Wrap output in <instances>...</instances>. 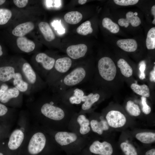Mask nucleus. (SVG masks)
Segmentation results:
<instances>
[{
    "label": "nucleus",
    "mask_w": 155,
    "mask_h": 155,
    "mask_svg": "<svg viewBox=\"0 0 155 155\" xmlns=\"http://www.w3.org/2000/svg\"><path fill=\"white\" fill-rule=\"evenodd\" d=\"M0 155H3V154L1 153L0 152Z\"/></svg>",
    "instance_id": "obj_46"
},
{
    "label": "nucleus",
    "mask_w": 155,
    "mask_h": 155,
    "mask_svg": "<svg viewBox=\"0 0 155 155\" xmlns=\"http://www.w3.org/2000/svg\"><path fill=\"white\" fill-rule=\"evenodd\" d=\"M126 18H121L118 20V23L121 26L127 28L130 23L132 26L136 27L141 23L140 18L137 16H135L133 12H128L126 13Z\"/></svg>",
    "instance_id": "obj_15"
},
{
    "label": "nucleus",
    "mask_w": 155,
    "mask_h": 155,
    "mask_svg": "<svg viewBox=\"0 0 155 155\" xmlns=\"http://www.w3.org/2000/svg\"><path fill=\"white\" fill-rule=\"evenodd\" d=\"M70 58L65 57L57 59L54 67L45 79L47 85L51 87L61 78L67 73L73 67Z\"/></svg>",
    "instance_id": "obj_2"
},
{
    "label": "nucleus",
    "mask_w": 155,
    "mask_h": 155,
    "mask_svg": "<svg viewBox=\"0 0 155 155\" xmlns=\"http://www.w3.org/2000/svg\"><path fill=\"white\" fill-rule=\"evenodd\" d=\"M13 1L14 4L19 8L25 7L28 2V0H14Z\"/></svg>",
    "instance_id": "obj_37"
},
{
    "label": "nucleus",
    "mask_w": 155,
    "mask_h": 155,
    "mask_svg": "<svg viewBox=\"0 0 155 155\" xmlns=\"http://www.w3.org/2000/svg\"><path fill=\"white\" fill-rule=\"evenodd\" d=\"M87 2L86 0H79L78 1V3L80 5H83Z\"/></svg>",
    "instance_id": "obj_43"
},
{
    "label": "nucleus",
    "mask_w": 155,
    "mask_h": 155,
    "mask_svg": "<svg viewBox=\"0 0 155 155\" xmlns=\"http://www.w3.org/2000/svg\"><path fill=\"white\" fill-rule=\"evenodd\" d=\"M135 137L143 143L151 144L155 141V133L151 132H140L136 134Z\"/></svg>",
    "instance_id": "obj_25"
},
{
    "label": "nucleus",
    "mask_w": 155,
    "mask_h": 155,
    "mask_svg": "<svg viewBox=\"0 0 155 155\" xmlns=\"http://www.w3.org/2000/svg\"><path fill=\"white\" fill-rule=\"evenodd\" d=\"M150 80L152 82H155V66L154 67L153 69L150 73Z\"/></svg>",
    "instance_id": "obj_40"
},
{
    "label": "nucleus",
    "mask_w": 155,
    "mask_h": 155,
    "mask_svg": "<svg viewBox=\"0 0 155 155\" xmlns=\"http://www.w3.org/2000/svg\"><path fill=\"white\" fill-rule=\"evenodd\" d=\"M131 88L135 93L139 95L146 97H148L150 96L149 88L146 85H139L133 83L131 85Z\"/></svg>",
    "instance_id": "obj_27"
},
{
    "label": "nucleus",
    "mask_w": 155,
    "mask_h": 155,
    "mask_svg": "<svg viewBox=\"0 0 155 155\" xmlns=\"http://www.w3.org/2000/svg\"><path fill=\"white\" fill-rule=\"evenodd\" d=\"M90 125L92 131L99 135H102L104 131L108 130L109 127L106 121L103 119L100 121L92 119L90 121Z\"/></svg>",
    "instance_id": "obj_21"
},
{
    "label": "nucleus",
    "mask_w": 155,
    "mask_h": 155,
    "mask_svg": "<svg viewBox=\"0 0 155 155\" xmlns=\"http://www.w3.org/2000/svg\"><path fill=\"white\" fill-rule=\"evenodd\" d=\"M145 155H155V149L152 148L147 151Z\"/></svg>",
    "instance_id": "obj_41"
},
{
    "label": "nucleus",
    "mask_w": 155,
    "mask_h": 155,
    "mask_svg": "<svg viewBox=\"0 0 155 155\" xmlns=\"http://www.w3.org/2000/svg\"><path fill=\"white\" fill-rule=\"evenodd\" d=\"M34 28V24L31 22H28L21 24L16 27L12 31L14 36L22 37L31 32Z\"/></svg>",
    "instance_id": "obj_16"
},
{
    "label": "nucleus",
    "mask_w": 155,
    "mask_h": 155,
    "mask_svg": "<svg viewBox=\"0 0 155 155\" xmlns=\"http://www.w3.org/2000/svg\"><path fill=\"white\" fill-rule=\"evenodd\" d=\"M87 51V46L81 44L69 46L67 48L66 52L71 59L76 60L84 57Z\"/></svg>",
    "instance_id": "obj_11"
},
{
    "label": "nucleus",
    "mask_w": 155,
    "mask_h": 155,
    "mask_svg": "<svg viewBox=\"0 0 155 155\" xmlns=\"http://www.w3.org/2000/svg\"><path fill=\"white\" fill-rule=\"evenodd\" d=\"M19 70L11 65L0 67V82H5L13 80L15 73Z\"/></svg>",
    "instance_id": "obj_17"
},
{
    "label": "nucleus",
    "mask_w": 155,
    "mask_h": 155,
    "mask_svg": "<svg viewBox=\"0 0 155 155\" xmlns=\"http://www.w3.org/2000/svg\"><path fill=\"white\" fill-rule=\"evenodd\" d=\"M84 137L78 135L77 133L65 131H59L55 136L56 142L62 147L80 142H85Z\"/></svg>",
    "instance_id": "obj_7"
},
{
    "label": "nucleus",
    "mask_w": 155,
    "mask_h": 155,
    "mask_svg": "<svg viewBox=\"0 0 155 155\" xmlns=\"http://www.w3.org/2000/svg\"><path fill=\"white\" fill-rule=\"evenodd\" d=\"M89 150L92 153L99 155H112L113 152L111 145L106 141H95L90 146Z\"/></svg>",
    "instance_id": "obj_10"
},
{
    "label": "nucleus",
    "mask_w": 155,
    "mask_h": 155,
    "mask_svg": "<svg viewBox=\"0 0 155 155\" xmlns=\"http://www.w3.org/2000/svg\"><path fill=\"white\" fill-rule=\"evenodd\" d=\"M78 86L70 88L59 94H55L65 104L75 109V105H81L82 98L85 93V89Z\"/></svg>",
    "instance_id": "obj_4"
},
{
    "label": "nucleus",
    "mask_w": 155,
    "mask_h": 155,
    "mask_svg": "<svg viewBox=\"0 0 155 155\" xmlns=\"http://www.w3.org/2000/svg\"><path fill=\"white\" fill-rule=\"evenodd\" d=\"M141 99L142 106V110L143 112L146 115L149 114L151 111V108L147 104L146 97L142 96Z\"/></svg>",
    "instance_id": "obj_35"
},
{
    "label": "nucleus",
    "mask_w": 155,
    "mask_h": 155,
    "mask_svg": "<svg viewBox=\"0 0 155 155\" xmlns=\"http://www.w3.org/2000/svg\"><path fill=\"white\" fill-rule=\"evenodd\" d=\"M39 28L45 39L51 42L55 38V36L49 24L46 22H42L38 25Z\"/></svg>",
    "instance_id": "obj_22"
},
{
    "label": "nucleus",
    "mask_w": 155,
    "mask_h": 155,
    "mask_svg": "<svg viewBox=\"0 0 155 155\" xmlns=\"http://www.w3.org/2000/svg\"><path fill=\"white\" fill-rule=\"evenodd\" d=\"M12 16L11 11L7 8H0V25L7 23Z\"/></svg>",
    "instance_id": "obj_32"
},
{
    "label": "nucleus",
    "mask_w": 155,
    "mask_h": 155,
    "mask_svg": "<svg viewBox=\"0 0 155 155\" xmlns=\"http://www.w3.org/2000/svg\"><path fill=\"white\" fill-rule=\"evenodd\" d=\"M20 69L24 80L29 84L30 89L38 90L43 89L47 85L45 81L29 63H24Z\"/></svg>",
    "instance_id": "obj_3"
},
{
    "label": "nucleus",
    "mask_w": 155,
    "mask_h": 155,
    "mask_svg": "<svg viewBox=\"0 0 155 155\" xmlns=\"http://www.w3.org/2000/svg\"><path fill=\"white\" fill-rule=\"evenodd\" d=\"M117 63L123 75L127 77H129L132 75L133 69L125 60L121 58L118 61Z\"/></svg>",
    "instance_id": "obj_26"
},
{
    "label": "nucleus",
    "mask_w": 155,
    "mask_h": 155,
    "mask_svg": "<svg viewBox=\"0 0 155 155\" xmlns=\"http://www.w3.org/2000/svg\"><path fill=\"white\" fill-rule=\"evenodd\" d=\"M146 44L148 49L155 48V27L151 28L148 31L146 39Z\"/></svg>",
    "instance_id": "obj_30"
},
{
    "label": "nucleus",
    "mask_w": 155,
    "mask_h": 155,
    "mask_svg": "<svg viewBox=\"0 0 155 155\" xmlns=\"http://www.w3.org/2000/svg\"><path fill=\"white\" fill-rule=\"evenodd\" d=\"M82 15L77 11H70L66 13L64 16L65 21L67 23L75 24L79 23L82 20Z\"/></svg>",
    "instance_id": "obj_23"
},
{
    "label": "nucleus",
    "mask_w": 155,
    "mask_h": 155,
    "mask_svg": "<svg viewBox=\"0 0 155 155\" xmlns=\"http://www.w3.org/2000/svg\"><path fill=\"white\" fill-rule=\"evenodd\" d=\"M7 111V108L5 105L0 103V116L4 115Z\"/></svg>",
    "instance_id": "obj_39"
},
{
    "label": "nucleus",
    "mask_w": 155,
    "mask_h": 155,
    "mask_svg": "<svg viewBox=\"0 0 155 155\" xmlns=\"http://www.w3.org/2000/svg\"><path fill=\"white\" fill-rule=\"evenodd\" d=\"M12 82L14 87L21 92H26L30 89L29 84L24 78L20 69L15 73Z\"/></svg>",
    "instance_id": "obj_13"
},
{
    "label": "nucleus",
    "mask_w": 155,
    "mask_h": 155,
    "mask_svg": "<svg viewBox=\"0 0 155 155\" xmlns=\"http://www.w3.org/2000/svg\"><path fill=\"white\" fill-rule=\"evenodd\" d=\"M115 3L121 6H128L134 5L137 3L138 0H114Z\"/></svg>",
    "instance_id": "obj_34"
},
{
    "label": "nucleus",
    "mask_w": 155,
    "mask_h": 155,
    "mask_svg": "<svg viewBox=\"0 0 155 155\" xmlns=\"http://www.w3.org/2000/svg\"><path fill=\"white\" fill-rule=\"evenodd\" d=\"M35 59L36 62L40 65V67L36 71L41 78L46 79L53 68L56 60L43 53H38Z\"/></svg>",
    "instance_id": "obj_6"
},
{
    "label": "nucleus",
    "mask_w": 155,
    "mask_h": 155,
    "mask_svg": "<svg viewBox=\"0 0 155 155\" xmlns=\"http://www.w3.org/2000/svg\"><path fill=\"white\" fill-rule=\"evenodd\" d=\"M46 139L44 134L41 132L34 134L29 142L28 147L29 152L34 155L40 152L45 146Z\"/></svg>",
    "instance_id": "obj_8"
},
{
    "label": "nucleus",
    "mask_w": 155,
    "mask_h": 155,
    "mask_svg": "<svg viewBox=\"0 0 155 155\" xmlns=\"http://www.w3.org/2000/svg\"><path fill=\"white\" fill-rule=\"evenodd\" d=\"M78 114L77 113L76 120L79 125V133L81 135H85L90 131V121L84 113H79Z\"/></svg>",
    "instance_id": "obj_19"
},
{
    "label": "nucleus",
    "mask_w": 155,
    "mask_h": 155,
    "mask_svg": "<svg viewBox=\"0 0 155 155\" xmlns=\"http://www.w3.org/2000/svg\"><path fill=\"white\" fill-rule=\"evenodd\" d=\"M8 85L5 83L2 84L0 87V97L9 88Z\"/></svg>",
    "instance_id": "obj_38"
},
{
    "label": "nucleus",
    "mask_w": 155,
    "mask_h": 155,
    "mask_svg": "<svg viewBox=\"0 0 155 155\" xmlns=\"http://www.w3.org/2000/svg\"><path fill=\"white\" fill-rule=\"evenodd\" d=\"M24 137L23 132L19 129L14 130L10 137L8 146L11 150H13L18 148L22 144Z\"/></svg>",
    "instance_id": "obj_14"
},
{
    "label": "nucleus",
    "mask_w": 155,
    "mask_h": 155,
    "mask_svg": "<svg viewBox=\"0 0 155 155\" xmlns=\"http://www.w3.org/2000/svg\"><path fill=\"white\" fill-rule=\"evenodd\" d=\"M5 0H0V5L3 4L5 1Z\"/></svg>",
    "instance_id": "obj_45"
},
{
    "label": "nucleus",
    "mask_w": 155,
    "mask_h": 155,
    "mask_svg": "<svg viewBox=\"0 0 155 155\" xmlns=\"http://www.w3.org/2000/svg\"><path fill=\"white\" fill-rule=\"evenodd\" d=\"M120 147L125 155H138L135 148L129 143L122 142L120 144Z\"/></svg>",
    "instance_id": "obj_33"
},
{
    "label": "nucleus",
    "mask_w": 155,
    "mask_h": 155,
    "mask_svg": "<svg viewBox=\"0 0 155 155\" xmlns=\"http://www.w3.org/2000/svg\"><path fill=\"white\" fill-rule=\"evenodd\" d=\"M106 118L109 126L114 128L122 127L126 122L125 116L118 111H109L106 114Z\"/></svg>",
    "instance_id": "obj_9"
},
{
    "label": "nucleus",
    "mask_w": 155,
    "mask_h": 155,
    "mask_svg": "<svg viewBox=\"0 0 155 155\" xmlns=\"http://www.w3.org/2000/svg\"><path fill=\"white\" fill-rule=\"evenodd\" d=\"M126 109L128 113L133 116H137L141 113V110L138 105L131 100L127 102Z\"/></svg>",
    "instance_id": "obj_31"
},
{
    "label": "nucleus",
    "mask_w": 155,
    "mask_h": 155,
    "mask_svg": "<svg viewBox=\"0 0 155 155\" xmlns=\"http://www.w3.org/2000/svg\"><path fill=\"white\" fill-rule=\"evenodd\" d=\"M16 43L20 50L26 53L33 51L35 47L33 41L24 36L18 37L16 40Z\"/></svg>",
    "instance_id": "obj_18"
},
{
    "label": "nucleus",
    "mask_w": 155,
    "mask_h": 155,
    "mask_svg": "<svg viewBox=\"0 0 155 155\" xmlns=\"http://www.w3.org/2000/svg\"><path fill=\"white\" fill-rule=\"evenodd\" d=\"M3 52L2 50V48L0 44V57L3 54Z\"/></svg>",
    "instance_id": "obj_44"
},
{
    "label": "nucleus",
    "mask_w": 155,
    "mask_h": 155,
    "mask_svg": "<svg viewBox=\"0 0 155 155\" xmlns=\"http://www.w3.org/2000/svg\"><path fill=\"white\" fill-rule=\"evenodd\" d=\"M21 92L14 87L9 88L0 97V101L3 103H6L10 100L18 97Z\"/></svg>",
    "instance_id": "obj_24"
},
{
    "label": "nucleus",
    "mask_w": 155,
    "mask_h": 155,
    "mask_svg": "<svg viewBox=\"0 0 155 155\" xmlns=\"http://www.w3.org/2000/svg\"><path fill=\"white\" fill-rule=\"evenodd\" d=\"M98 71L100 76L107 81L113 80L117 73L115 63L111 58L107 57H103L99 60Z\"/></svg>",
    "instance_id": "obj_5"
},
{
    "label": "nucleus",
    "mask_w": 155,
    "mask_h": 155,
    "mask_svg": "<svg viewBox=\"0 0 155 155\" xmlns=\"http://www.w3.org/2000/svg\"><path fill=\"white\" fill-rule=\"evenodd\" d=\"M91 70L87 65L73 67L50 88L53 94H59L70 88L85 84L89 79Z\"/></svg>",
    "instance_id": "obj_1"
},
{
    "label": "nucleus",
    "mask_w": 155,
    "mask_h": 155,
    "mask_svg": "<svg viewBox=\"0 0 155 155\" xmlns=\"http://www.w3.org/2000/svg\"><path fill=\"white\" fill-rule=\"evenodd\" d=\"M102 24L104 28L108 30L112 33H117L119 30V27L118 25L113 22L109 18H104L102 20Z\"/></svg>",
    "instance_id": "obj_28"
},
{
    "label": "nucleus",
    "mask_w": 155,
    "mask_h": 155,
    "mask_svg": "<svg viewBox=\"0 0 155 155\" xmlns=\"http://www.w3.org/2000/svg\"><path fill=\"white\" fill-rule=\"evenodd\" d=\"M77 33L83 35H86L92 33L93 29L90 21L88 20L82 23L77 29Z\"/></svg>",
    "instance_id": "obj_29"
},
{
    "label": "nucleus",
    "mask_w": 155,
    "mask_h": 155,
    "mask_svg": "<svg viewBox=\"0 0 155 155\" xmlns=\"http://www.w3.org/2000/svg\"><path fill=\"white\" fill-rule=\"evenodd\" d=\"M151 13L154 16V19L152 22V23L155 24V5H153L151 9Z\"/></svg>",
    "instance_id": "obj_42"
},
{
    "label": "nucleus",
    "mask_w": 155,
    "mask_h": 155,
    "mask_svg": "<svg viewBox=\"0 0 155 155\" xmlns=\"http://www.w3.org/2000/svg\"><path fill=\"white\" fill-rule=\"evenodd\" d=\"M146 68V64L145 62L144 61H141L139 64V69L140 71L139 75V78L141 80H143L145 78V74L144 71Z\"/></svg>",
    "instance_id": "obj_36"
},
{
    "label": "nucleus",
    "mask_w": 155,
    "mask_h": 155,
    "mask_svg": "<svg viewBox=\"0 0 155 155\" xmlns=\"http://www.w3.org/2000/svg\"><path fill=\"white\" fill-rule=\"evenodd\" d=\"M100 98V95L98 93L91 92L86 94L85 93L82 98V104L79 113H84L90 110L93 105L99 100Z\"/></svg>",
    "instance_id": "obj_12"
},
{
    "label": "nucleus",
    "mask_w": 155,
    "mask_h": 155,
    "mask_svg": "<svg viewBox=\"0 0 155 155\" xmlns=\"http://www.w3.org/2000/svg\"><path fill=\"white\" fill-rule=\"evenodd\" d=\"M117 44L123 50L129 52L135 51L137 47V42L133 39H120L117 41Z\"/></svg>",
    "instance_id": "obj_20"
}]
</instances>
